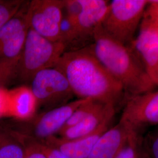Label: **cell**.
I'll use <instances>...</instances> for the list:
<instances>
[{"mask_svg":"<svg viewBox=\"0 0 158 158\" xmlns=\"http://www.w3.org/2000/svg\"><path fill=\"white\" fill-rule=\"evenodd\" d=\"M68 80L78 99L117 104L125 98L124 89L95 56L91 45L66 52L55 66Z\"/></svg>","mask_w":158,"mask_h":158,"instance_id":"6da1fadb","label":"cell"},{"mask_svg":"<svg viewBox=\"0 0 158 158\" xmlns=\"http://www.w3.org/2000/svg\"><path fill=\"white\" fill-rule=\"evenodd\" d=\"M91 48L102 66L122 85L127 98L155 89L156 85L130 48L108 35L101 25L96 29Z\"/></svg>","mask_w":158,"mask_h":158,"instance_id":"7a4b0ae2","label":"cell"},{"mask_svg":"<svg viewBox=\"0 0 158 158\" xmlns=\"http://www.w3.org/2000/svg\"><path fill=\"white\" fill-rule=\"evenodd\" d=\"M66 52L60 42L48 40L29 28L18 64V80L29 85L34 76L40 71L54 68Z\"/></svg>","mask_w":158,"mask_h":158,"instance_id":"3957f363","label":"cell"},{"mask_svg":"<svg viewBox=\"0 0 158 158\" xmlns=\"http://www.w3.org/2000/svg\"><path fill=\"white\" fill-rule=\"evenodd\" d=\"M149 1L113 0L102 21L104 31L119 43L128 46L135 38Z\"/></svg>","mask_w":158,"mask_h":158,"instance_id":"277c9868","label":"cell"},{"mask_svg":"<svg viewBox=\"0 0 158 158\" xmlns=\"http://www.w3.org/2000/svg\"><path fill=\"white\" fill-rule=\"evenodd\" d=\"M29 88L36 107L43 108L44 111L68 104L74 96L65 76L56 68H48L37 73Z\"/></svg>","mask_w":158,"mask_h":158,"instance_id":"5b68a950","label":"cell"},{"mask_svg":"<svg viewBox=\"0 0 158 158\" xmlns=\"http://www.w3.org/2000/svg\"><path fill=\"white\" fill-rule=\"evenodd\" d=\"M87 99H77L62 106L42 111L17 123L18 134L38 140H45L62 129L76 108Z\"/></svg>","mask_w":158,"mask_h":158,"instance_id":"8992f818","label":"cell"},{"mask_svg":"<svg viewBox=\"0 0 158 158\" xmlns=\"http://www.w3.org/2000/svg\"><path fill=\"white\" fill-rule=\"evenodd\" d=\"M27 15L30 28L48 40L59 42L63 0H32Z\"/></svg>","mask_w":158,"mask_h":158,"instance_id":"52a82bcc","label":"cell"},{"mask_svg":"<svg viewBox=\"0 0 158 158\" xmlns=\"http://www.w3.org/2000/svg\"><path fill=\"white\" fill-rule=\"evenodd\" d=\"M120 120L139 132L142 127L158 124V90L127 98Z\"/></svg>","mask_w":158,"mask_h":158,"instance_id":"ba28073f","label":"cell"},{"mask_svg":"<svg viewBox=\"0 0 158 158\" xmlns=\"http://www.w3.org/2000/svg\"><path fill=\"white\" fill-rule=\"evenodd\" d=\"M29 2L25 1L19 11L0 29V59L19 58L29 28Z\"/></svg>","mask_w":158,"mask_h":158,"instance_id":"9c48e42d","label":"cell"},{"mask_svg":"<svg viewBox=\"0 0 158 158\" xmlns=\"http://www.w3.org/2000/svg\"><path fill=\"white\" fill-rule=\"evenodd\" d=\"M128 46L155 84L158 68V33L155 25L143 18L138 34Z\"/></svg>","mask_w":158,"mask_h":158,"instance_id":"30bf717a","label":"cell"},{"mask_svg":"<svg viewBox=\"0 0 158 158\" xmlns=\"http://www.w3.org/2000/svg\"><path fill=\"white\" fill-rule=\"evenodd\" d=\"M81 10L76 26L85 47L93 44L96 29L102 24L107 11L109 1L80 0Z\"/></svg>","mask_w":158,"mask_h":158,"instance_id":"8fae6325","label":"cell"},{"mask_svg":"<svg viewBox=\"0 0 158 158\" xmlns=\"http://www.w3.org/2000/svg\"><path fill=\"white\" fill-rule=\"evenodd\" d=\"M138 132L119 120L110 127L98 139L88 158H115L131 136Z\"/></svg>","mask_w":158,"mask_h":158,"instance_id":"7c38bea8","label":"cell"},{"mask_svg":"<svg viewBox=\"0 0 158 158\" xmlns=\"http://www.w3.org/2000/svg\"><path fill=\"white\" fill-rule=\"evenodd\" d=\"M115 108L111 104H103L79 124L60 130L57 134L59 137L65 139H74L90 135L102 126L111 124L115 114Z\"/></svg>","mask_w":158,"mask_h":158,"instance_id":"4fadbf2b","label":"cell"},{"mask_svg":"<svg viewBox=\"0 0 158 158\" xmlns=\"http://www.w3.org/2000/svg\"><path fill=\"white\" fill-rule=\"evenodd\" d=\"M110 124L105 125L90 135L77 139H65L54 135L42 141L70 158H88L96 142Z\"/></svg>","mask_w":158,"mask_h":158,"instance_id":"5bb4252c","label":"cell"},{"mask_svg":"<svg viewBox=\"0 0 158 158\" xmlns=\"http://www.w3.org/2000/svg\"><path fill=\"white\" fill-rule=\"evenodd\" d=\"M10 113L20 120L29 118L34 115L36 108V102L29 87H20L8 90Z\"/></svg>","mask_w":158,"mask_h":158,"instance_id":"9a60e30c","label":"cell"},{"mask_svg":"<svg viewBox=\"0 0 158 158\" xmlns=\"http://www.w3.org/2000/svg\"><path fill=\"white\" fill-rule=\"evenodd\" d=\"M25 147L15 132L0 131V158H24Z\"/></svg>","mask_w":158,"mask_h":158,"instance_id":"2e32d148","label":"cell"},{"mask_svg":"<svg viewBox=\"0 0 158 158\" xmlns=\"http://www.w3.org/2000/svg\"><path fill=\"white\" fill-rule=\"evenodd\" d=\"M59 42L64 46L66 52L85 48L80 39L76 24L64 13L60 27Z\"/></svg>","mask_w":158,"mask_h":158,"instance_id":"e0dca14e","label":"cell"},{"mask_svg":"<svg viewBox=\"0 0 158 158\" xmlns=\"http://www.w3.org/2000/svg\"><path fill=\"white\" fill-rule=\"evenodd\" d=\"M104 103L106 102L91 99H87L82 104L76 108L62 130L79 124L91 113L94 112L98 108L100 107Z\"/></svg>","mask_w":158,"mask_h":158,"instance_id":"ac0fdd59","label":"cell"},{"mask_svg":"<svg viewBox=\"0 0 158 158\" xmlns=\"http://www.w3.org/2000/svg\"><path fill=\"white\" fill-rule=\"evenodd\" d=\"M18 59H0V90L18 79Z\"/></svg>","mask_w":158,"mask_h":158,"instance_id":"d6986e66","label":"cell"},{"mask_svg":"<svg viewBox=\"0 0 158 158\" xmlns=\"http://www.w3.org/2000/svg\"><path fill=\"white\" fill-rule=\"evenodd\" d=\"M141 136L135 132L130 136L115 158H145L140 147Z\"/></svg>","mask_w":158,"mask_h":158,"instance_id":"ffe728a7","label":"cell"},{"mask_svg":"<svg viewBox=\"0 0 158 158\" xmlns=\"http://www.w3.org/2000/svg\"><path fill=\"white\" fill-rule=\"evenodd\" d=\"M24 2L23 0H0V29L19 11Z\"/></svg>","mask_w":158,"mask_h":158,"instance_id":"44dd1931","label":"cell"},{"mask_svg":"<svg viewBox=\"0 0 158 158\" xmlns=\"http://www.w3.org/2000/svg\"><path fill=\"white\" fill-rule=\"evenodd\" d=\"M140 147L145 158H158V131L141 138Z\"/></svg>","mask_w":158,"mask_h":158,"instance_id":"7402d4cb","label":"cell"},{"mask_svg":"<svg viewBox=\"0 0 158 158\" xmlns=\"http://www.w3.org/2000/svg\"><path fill=\"white\" fill-rule=\"evenodd\" d=\"M23 141L25 147L24 158H46L34 138L15 132Z\"/></svg>","mask_w":158,"mask_h":158,"instance_id":"603a6c76","label":"cell"},{"mask_svg":"<svg viewBox=\"0 0 158 158\" xmlns=\"http://www.w3.org/2000/svg\"><path fill=\"white\" fill-rule=\"evenodd\" d=\"M81 10L80 0H63V13L75 24Z\"/></svg>","mask_w":158,"mask_h":158,"instance_id":"cb8c5ba5","label":"cell"},{"mask_svg":"<svg viewBox=\"0 0 158 158\" xmlns=\"http://www.w3.org/2000/svg\"><path fill=\"white\" fill-rule=\"evenodd\" d=\"M35 141L46 158H70L56 149L46 145L43 141L38 139H35Z\"/></svg>","mask_w":158,"mask_h":158,"instance_id":"d4e9b609","label":"cell"},{"mask_svg":"<svg viewBox=\"0 0 158 158\" xmlns=\"http://www.w3.org/2000/svg\"><path fill=\"white\" fill-rule=\"evenodd\" d=\"M143 18L153 23H158V0L149 1Z\"/></svg>","mask_w":158,"mask_h":158,"instance_id":"484cf974","label":"cell"},{"mask_svg":"<svg viewBox=\"0 0 158 158\" xmlns=\"http://www.w3.org/2000/svg\"><path fill=\"white\" fill-rule=\"evenodd\" d=\"M10 113V103L8 90H0V116Z\"/></svg>","mask_w":158,"mask_h":158,"instance_id":"4316f807","label":"cell"},{"mask_svg":"<svg viewBox=\"0 0 158 158\" xmlns=\"http://www.w3.org/2000/svg\"><path fill=\"white\" fill-rule=\"evenodd\" d=\"M155 85H158V68L157 69V72H156V78H155Z\"/></svg>","mask_w":158,"mask_h":158,"instance_id":"83f0119b","label":"cell"},{"mask_svg":"<svg viewBox=\"0 0 158 158\" xmlns=\"http://www.w3.org/2000/svg\"><path fill=\"white\" fill-rule=\"evenodd\" d=\"M153 23L155 25V27H156V30H157V32H158V23Z\"/></svg>","mask_w":158,"mask_h":158,"instance_id":"f1b7e54d","label":"cell"}]
</instances>
